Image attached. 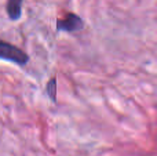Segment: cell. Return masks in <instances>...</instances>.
Wrapping results in <instances>:
<instances>
[{
    "instance_id": "7a4b0ae2",
    "label": "cell",
    "mask_w": 157,
    "mask_h": 156,
    "mask_svg": "<svg viewBox=\"0 0 157 156\" xmlns=\"http://www.w3.org/2000/svg\"><path fill=\"white\" fill-rule=\"evenodd\" d=\"M84 28V22L77 14L65 13L57 19V30L59 32H77Z\"/></svg>"
},
{
    "instance_id": "277c9868",
    "label": "cell",
    "mask_w": 157,
    "mask_h": 156,
    "mask_svg": "<svg viewBox=\"0 0 157 156\" xmlns=\"http://www.w3.org/2000/svg\"><path fill=\"white\" fill-rule=\"evenodd\" d=\"M55 88H57V79L52 77L48 82V84H47V93H48V97L51 98V101H55V98H57V96H55V91L57 90Z\"/></svg>"
},
{
    "instance_id": "3957f363",
    "label": "cell",
    "mask_w": 157,
    "mask_h": 156,
    "mask_svg": "<svg viewBox=\"0 0 157 156\" xmlns=\"http://www.w3.org/2000/svg\"><path fill=\"white\" fill-rule=\"evenodd\" d=\"M22 3L24 0H7L6 11L11 21H18L22 15Z\"/></svg>"
},
{
    "instance_id": "6da1fadb",
    "label": "cell",
    "mask_w": 157,
    "mask_h": 156,
    "mask_svg": "<svg viewBox=\"0 0 157 156\" xmlns=\"http://www.w3.org/2000/svg\"><path fill=\"white\" fill-rule=\"evenodd\" d=\"M0 60L10 61L19 66H25L29 62V57L24 50L4 40H0Z\"/></svg>"
}]
</instances>
